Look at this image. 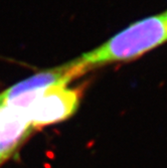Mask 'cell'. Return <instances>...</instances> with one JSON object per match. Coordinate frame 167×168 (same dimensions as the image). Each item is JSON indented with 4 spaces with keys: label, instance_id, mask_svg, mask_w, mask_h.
Here are the masks:
<instances>
[{
    "label": "cell",
    "instance_id": "3957f363",
    "mask_svg": "<svg viewBox=\"0 0 167 168\" xmlns=\"http://www.w3.org/2000/svg\"><path fill=\"white\" fill-rule=\"evenodd\" d=\"M82 88L55 86L43 91L26 109L32 128L65 121L75 113L82 99Z\"/></svg>",
    "mask_w": 167,
    "mask_h": 168
},
{
    "label": "cell",
    "instance_id": "6da1fadb",
    "mask_svg": "<svg viewBox=\"0 0 167 168\" xmlns=\"http://www.w3.org/2000/svg\"><path fill=\"white\" fill-rule=\"evenodd\" d=\"M167 42V11L137 21L97 49L75 59L82 75L93 68L128 62Z\"/></svg>",
    "mask_w": 167,
    "mask_h": 168
},
{
    "label": "cell",
    "instance_id": "277c9868",
    "mask_svg": "<svg viewBox=\"0 0 167 168\" xmlns=\"http://www.w3.org/2000/svg\"><path fill=\"white\" fill-rule=\"evenodd\" d=\"M32 130L24 109L0 105V166L18 150Z\"/></svg>",
    "mask_w": 167,
    "mask_h": 168
},
{
    "label": "cell",
    "instance_id": "7a4b0ae2",
    "mask_svg": "<svg viewBox=\"0 0 167 168\" xmlns=\"http://www.w3.org/2000/svg\"><path fill=\"white\" fill-rule=\"evenodd\" d=\"M80 76H82L80 69L74 62L36 72L3 91L0 94V105H10L26 111L46 89L68 85L72 79Z\"/></svg>",
    "mask_w": 167,
    "mask_h": 168
}]
</instances>
